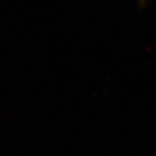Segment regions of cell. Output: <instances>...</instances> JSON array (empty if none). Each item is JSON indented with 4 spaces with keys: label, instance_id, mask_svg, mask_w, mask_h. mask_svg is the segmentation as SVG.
I'll return each instance as SVG.
<instances>
[{
    "label": "cell",
    "instance_id": "obj_1",
    "mask_svg": "<svg viewBox=\"0 0 156 156\" xmlns=\"http://www.w3.org/2000/svg\"><path fill=\"white\" fill-rule=\"evenodd\" d=\"M136 1H138V4H139L141 7H144V6L148 2V0H136Z\"/></svg>",
    "mask_w": 156,
    "mask_h": 156
}]
</instances>
